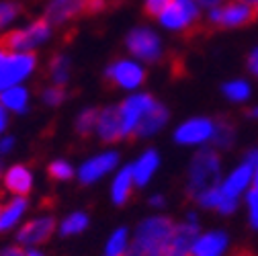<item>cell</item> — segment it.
Instances as JSON below:
<instances>
[{
	"mask_svg": "<svg viewBox=\"0 0 258 256\" xmlns=\"http://www.w3.org/2000/svg\"><path fill=\"white\" fill-rule=\"evenodd\" d=\"M123 136L127 140H152L170 125V109L150 90L129 92L117 103Z\"/></svg>",
	"mask_w": 258,
	"mask_h": 256,
	"instance_id": "1",
	"label": "cell"
},
{
	"mask_svg": "<svg viewBox=\"0 0 258 256\" xmlns=\"http://www.w3.org/2000/svg\"><path fill=\"white\" fill-rule=\"evenodd\" d=\"M174 219L166 213H150L132 228L127 256H164L172 246Z\"/></svg>",
	"mask_w": 258,
	"mask_h": 256,
	"instance_id": "2",
	"label": "cell"
},
{
	"mask_svg": "<svg viewBox=\"0 0 258 256\" xmlns=\"http://www.w3.org/2000/svg\"><path fill=\"white\" fill-rule=\"evenodd\" d=\"M225 174L223 154L213 146L192 150L186 174H184V193L190 201H195L199 195L207 193L211 188H217Z\"/></svg>",
	"mask_w": 258,
	"mask_h": 256,
	"instance_id": "3",
	"label": "cell"
},
{
	"mask_svg": "<svg viewBox=\"0 0 258 256\" xmlns=\"http://www.w3.org/2000/svg\"><path fill=\"white\" fill-rule=\"evenodd\" d=\"M254 152L248 150L238 162L225 170L221 182H219V195H221V203L217 209L219 217H232L238 213L240 205L244 203V197L252 190L254 186Z\"/></svg>",
	"mask_w": 258,
	"mask_h": 256,
	"instance_id": "4",
	"label": "cell"
},
{
	"mask_svg": "<svg viewBox=\"0 0 258 256\" xmlns=\"http://www.w3.org/2000/svg\"><path fill=\"white\" fill-rule=\"evenodd\" d=\"M123 45L127 55H132L146 66H156L166 57V39L160 33V29L148 23L134 25L125 33Z\"/></svg>",
	"mask_w": 258,
	"mask_h": 256,
	"instance_id": "5",
	"label": "cell"
},
{
	"mask_svg": "<svg viewBox=\"0 0 258 256\" xmlns=\"http://www.w3.org/2000/svg\"><path fill=\"white\" fill-rule=\"evenodd\" d=\"M103 74H105V80L113 88L121 90L123 94L144 90V86L148 82V66L144 61L127 55V53L111 59L105 66Z\"/></svg>",
	"mask_w": 258,
	"mask_h": 256,
	"instance_id": "6",
	"label": "cell"
},
{
	"mask_svg": "<svg viewBox=\"0 0 258 256\" xmlns=\"http://www.w3.org/2000/svg\"><path fill=\"white\" fill-rule=\"evenodd\" d=\"M205 17V11L197 0H170L168 7L158 15L156 27L164 33L184 35L195 29Z\"/></svg>",
	"mask_w": 258,
	"mask_h": 256,
	"instance_id": "7",
	"label": "cell"
},
{
	"mask_svg": "<svg viewBox=\"0 0 258 256\" xmlns=\"http://www.w3.org/2000/svg\"><path fill=\"white\" fill-rule=\"evenodd\" d=\"M53 31H55V27L47 19L39 17V19L29 21L17 29H11L3 37V43L9 51L35 53L39 47H45L53 39Z\"/></svg>",
	"mask_w": 258,
	"mask_h": 256,
	"instance_id": "8",
	"label": "cell"
},
{
	"mask_svg": "<svg viewBox=\"0 0 258 256\" xmlns=\"http://www.w3.org/2000/svg\"><path fill=\"white\" fill-rule=\"evenodd\" d=\"M215 123H217V117H209V115L186 117L178 121L172 130V142L184 150L207 148L211 146L215 136Z\"/></svg>",
	"mask_w": 258,
	"mask_h": 256,
	"instance_id": "9",
	"label": "cell"
},
{
	"mask_svg": "<svg viewBox=\"0 0 258 256\" xmlns=\"http://www.w3.org/2000/svg\"><path fill=\"white\" fill-rule=\"evenodd\" d=\"M123 164L121 152L113 146L99 150L84 158L82 162L76 166V178L82 186H94L103 182L105 178H111V174Z\"/></svg>",
	"mask_w": 258,
	"mask_h": 256,
	"instance_id": "10",
	"label": "cell"
},
{
	"mask_svg": "<svg viewBox=\"0 0 258 256\" xmlns=\"http://www.w3.org/2000/svg\"><path fill=\"white\" fill-rule=\"evenodd\" d=\"M203 19L207 21V25L215 29L234 31V29H242L254 23L256 11H254V5L248 3V0H225V3L205 11Z\"/></svg>",
	"mask_w": 258,
	"mask_h": 256,
	"instance_id": "11",
	"label": "cell"
},
{
	"mask_svg": "<svg viewBox=\"0 0 258 256\" xmlns=\"http://www.w3.org/2000/svg\"><path fill=\"white\" fill-rule=\"evenodd\" d=\"M37 63V53L9 51L5 59L0 61V92L29 80L35 74Z\"/></svg>",
	"mask_w": 258,
	"mask_h": 256,
	"instance_id": "12",
	"label": "cell"
},
{
	"mask_svg": "<svg viewBox=\"0 0 258 256\" xmlns=\"http://www.w3.org/2000/svg\"><path fill=\"white\" fill-rule=\"evenodd\" d=\"M53 234H57V221L49 213H41L25 219L17 230V244L23 248H39Z\"/></svg>",
	"mask_w": 258,
	"mask_h": 256,
	"instance_id": "13",
	"label": "cell"
},
{
	"mask_svg": "<svg viewBox=\"0 0 258 256\" xmlns=\"http://www.w3.org/2000/svg\"><path fill=\"white\" fill-rule=\"evenodd\" d=\"M232 250V236L223 228H209L201 230L197 240L192 242L188 256H230Z\"/></svg>",
	"mask_w": 258,
	"mask_h": 256,
	"instance_id": "14",
	"label": "cell"
},
{
	"mask_svg": "<svg viewBox=\"0 0 258 256\" xmlns=\"http://www.w3.org/2000/svg\"><path fill=\"white\" fill-rule=\"evenodd\" d=\"M88 13V0H47L43 9V19H47L55 29L68 27Z\"/></svg>",
	"mask_w": 258,
	"mask_h": 256,
	"instance_id": "15",
	"label": "cell"
},
{
	"mask_svg": "<svg viewBox=\"0 0 258 256\" xmlns=\"http://www.w3.org/2000/svg\"><path fill=\"white\" fill-rule=\"evenodd\" d=\"M129 170L134 174L136 186L138 188H148L152 184V180L156 178V174L160 172L162 166V154L156 148H144L132 162H127Z\"/></svg>",
	"mask_w": 258,
	"mask_h": 256,
	"instance_id": "16",
	"label": "cell"
},
{
	"mask_svg": "<svg viewBox=\"0 0 258 256\" xmlns=\"http://www.w3.org/2000/svg\"><path fill=\"white\" fill-rule=\"evenodd\" d=\"M94 138L105 146H115V144L125 142L117 103L99 107V119H96V127H94Z\"/></svg>",
	"mask_w": 258,
	"mask_h": 256,
	"instance_id": "17",
	"label": "cell"
},
{
	"mask_svg": "<svg viewBox=\"0 0 258 256\" xmlns=\"http://www.w3.org/2000/svg\"><path fill=\"white\" fill-rule=\"evenodd\" d=\"M203 230V223L197 211H186L180 219L174 221V230H172V246L170 250L188 254L192 242L197 240V236Z\"/></svg>",
	"mask_w": 258,
	"mask_h": 256,
	"instance_id": "18",
	"label": "cell"
},
{
	"mask_svg": "<svg viewBox=\"0 0 258 256\" xmlns=\"http://www.w3.org/2000/svg\"><path fill=\"white\" fill-rule=\"evenodd\" d=\"M0 180H3V188L11 197H29L35 186V174L25 164L9 166L0 176Z\"/></svg>",
	"mask_w": 258,
	"mask_h": 256,
	"instance_id": "19",
	"label": "cell"
},
{
	"mask_svg": "<svg viewBox=\"0 0 258 256\" xmlns=\"http://www.w3.org/2000/svg\"><path fill=\"white\" fill-rule=\"evenodd\" d=\"M136 190H138V186H136L132 170H129L127 164H121L111 174V180H109V199H111V203L115 207L127 205L129 201H132Z\"/></svg>",
	"mask_w": 258,
	"mask_h": 256,
	"instance_id": "20",
	"label": "cell"
},
{
	"mask_svg": "<svg viewBox=\"0 0 258 256\" xmlns=\"http://www.w3.org/2000/svg\"><path fill=\"white\" fill-rule=\"evenodd\" d=\"M29 207L31 205L27 197H9L0 209V234L19 230V226L25 221V215L29 213Z\"/></svg>",
	"mask_w": 258,
	"mask_h": 256,
	"instance_id": "21",
	"label": "cell"
},
{
	"mask_svg": "<svg viewBox=\"0 0 258 256\" xmlns=\"http://www.w3.org/2000/svg\"><path fill=\"white\" fill-rule=\"evenodd\" d=\"M221 97L225 99V103H230L234 107H246L248 103H252L254 86H252L250 78L236 76V78H230L221 84Z\"/></svg>",
	"mask_w": 258,
	"mask_h": 256,
	"instance_id": "22",
	"label": "cell"
},
{
	"mask_svg": "<svg viewBox=\"0 0 258 256\" xmlns=\"http://www.w3.org/2000/svg\"><path fill=\"white\" fill-rule=\"evenodd\" d=\"M0 107L9 115H25L31 109V90L25 84L3 90L0 92Z\"/></svg>",
	"mask_w": 258,
	"mask_h": 256,
	"instance_id": "23",
	"label": "cell"
},
{
	"mask_svg": "<svg viewBox=\"0 0 258 256\" xmlns=\"http://www.w3.org/2000/svg\"><path fill=\"white\" fill-rule=\"evenodd\" d=\"M72 57L66 51H57L47 61V80L49 84L68 86L72 80Z\"/></svg>",
	"mask_w": 258,
	"mask_h": 256,
	"instance_id": "24",
	"label": "cell"
},
{
	"mask_svg": "<svg viewBox=\"0 0 258 256\" xmlns=\"http://www.w3.org/2000/svg\"><path fill=\"white\" fill-rule=\"evenodd\" d=\"M88 226H90V215L84 209H74L57 221V236L76 238V236H82L88 230Z\"/></svg>",
	"mask_w": 258,
	"mask_h": 256,
	"instance_id": "25",
	"label": "cell"
},
{
	"mask_svg": "<svg viewBox=\"0 0 258 256\" xmlns=\"http://www.w3.org/2000/svg\"><path fill=\"white\" fill-rule=\"evenodd\" d=\"M211 146L215 150H219L221 154L225 152H232L238 146V127L232 119H225V117H217L215 123V136Z\"/></svg>",
	"mask_w": 258,
	"mask_h": 256,
	"instance_id": "26",
	"label": "cell"
},
{
	"mask_svg": "<svg viewBox=\"0 0 258 256\" xmlns=\"http://www.w3.org/2000/svg\"><path fill=\"white\" fill-rule=\"evenodd\" d=\"M132 246V228L117 226L105 238L103 256H127V250Z\"/></svg>",
	"mask_w": 258,
	"mask_h": 256,
	"instance_id": "27",
	"label": "cell"
},
{
	"mask_svg": "<svg viewBox=\"0 0 258 256\" xmlns=\"http://www.w3.org/2000/svg\"><path fill=\"white\" fill-rule=\"evenodd\" d=\"M96 119H99V107L86 105L82 107L76 117H74V132L82 138L94 136V127H96Z\"/></svg>",
	"mask_w": 258,
	"mask_h": 256,
	"instance_id": "28",
	"label": "cell"
},
{
	"mask_svg": "<svg viewBox=\"0 0 258 256\" xmlns=\"http://www.w3.org/2000/svg\"><path fill=\"white\" fill-rule=\"evenodd\" d=\"M47 174L57 182H68V180L76 178V166L68 158H55L47 166Z\"/></svg>",
	"mask_w": 258,
	"mask_h": 256,
	"instance_id": "29",
	"label": "cell"
},
{
	"mask_svg": "<svg viewBox=\"0 0 258 256\" xmlns=\"http://www.w3.org/2000/svg\"><path fill=\"white\" fill-rule=\"evenodd\" d=\"M23 7L19 0H0V33L9 31L15 21L21 17Z\"/></svg>",
	"mask_w": 258,
	"mask_h": 256,
	"instance_id": "30",
	"label": "cell"
},
{
	"mask_svg": "<svg viewBox=\"0 0 258 256\" xmlns=\"http://www.w3.org/2000/svg\"><path fill=\"white\" fill-rule=\"evenodd\" d=\"M68 86H57V84H47L45 88H41V94H39V99L45 107H61L63 103L68 101Z\"/></svg>",
	"mask_w": 258,
	"mask_h": 256,
	"instance_id": "31",
	"label": "cell"
},
{
	"mask_svg": "<svg viewBox=\"0 0 258 256\" xmlns=\"http://www.w3.org/2000/svg\"><path fill=\"white\" fill-rule=\"evenodd\" d=\"M244 207H246L248 226L254 232H258V188H252L250 193L244 197Z\"/></svg>",
	"mask_w": 258,
	"mask_h": 256,
	"instance_id": "32",
	"label": "cell"
},
{
	"mask_svg": "<svg viewBox=\"0 0 258 256\" xmlns=\"http://www.w3.org/2000/svg\"><path fill=\"white\" fill-rule=\"evenodd\" d=\"M170 0H144V13L150 17V19H158V15L162 13L166 7H168Z\"/></svg>",
	"mask_w": 258,
	"mask_h": 256,
	"instance_id": "33",
	"label": "cell"
},
{
	"mask_svg": "<svg viewBox=\"0 0 258 256\" xmlns=\"http://www.w3.org/2000/svg\"><path fill=\"white\" fill-rule=\"evenodd\" d=\"M166 205H168V199H166L164 193H158V190H156V193H150L148 195V207L154 213H164Z\"/></svg>",
	"mask_w": 258,
	"mask_h": 256,
	"instance_id": "34",
	"label": "cell"
},
{
	"mask_svg": "<svg viewBox=\"0 0 258 256\" xmlns=\"http://www.w3.org/2000/svg\"><path fill=\"white\" fill-rule=\"evenodd\" d=\"M17 146V138L11 136V134H3L0 136V158L3 156H9Z\"/></svg>",
	"mask_w": 258,
	"mask_h": 256,
	"instance_id": "35",
	"label": "cell"
},
{
	"mask_svg": "<svg viewBox=\"0 0 258 256\" xmlns=\"http://www.w3.org/2000/svg\"><path fill=\"white\" fill-rule=\"evenodd\" d=\"M246 66H248V72L254 80H258V45L250 49L248 53V59H246Z\"/></svg>",
	"mask_w": 258,
	"mask_h": 256,
	"instance_id": "36",
	"label": "cell"
},
{
	"mask_svg": "<svg viewBox=\"0 0 258 256\" xmlns=\"http://www.w3.org/2000/svg\"><path fill=\"white\" fill-rule=\"evenodd\" d=\"M113 0H88V15H101L109 11Z\"/></svg>",
	"mask_w": 258,
	"mask_h": 256,
	"instance_id": "37",
	"label": "cell"
},
{
	"mask_svg": "<svg viewBox=\"0 0 258 256\" xmlns=\"http://www.w3.org/2000/svg\"><path fill=\"white\" fill-rule=\"evenodd\" d=\"M0 256H25V248L15 244V246H7L0 250Z\"/></svg>",
	"mask_w": 258,
	"mask_h": 256,
	"instance_id": "38",
	"label": "cell"
},
{
	"mask_svg": "<svg viewBox=\"0 0 258 256\" xmlns=\"http://www.w3.org/2000/svg\"><path fill=\"white\" fill-rule=\"evenodd\" d=\"M244 115H246V119H250V121H258V103H248Z\"/></svg>",
	"mask_w": 258,
	"mask_h": 256,
	"instance_id": "39",
	"label": "cell"
},
{
	"mask_svg": "<svg viewBox=\"0 0 258 256\" xmlns=\"http://www.w3.org/2000/svg\"><path fill=\"white\" fill-rule=\"evenodd\" d=\"M7 127H9V113L0 107V136L7 132Z\"/></svg>",
	"mask_w": 258,
	"mask_h": 256,
	"instance_id": "40",
	"label": "cell"
},
{
	"mask_svg": "<svg viewBox=\"0 0 258 256\" xmlns=\"http://www.w3.org/2000/svg\"><path fill=\"white\" fill-rule=\"evenodd\" d=\"M197 3H199V7H201L203 11H209V9H213V7L221 5V3H225V0H197Z\"/></svg>",
	"mask_w": 258,
	"mask_h": 256,
	"instance_id": "41",
	"label": "cell"
},
{
	"mask_svg": "<svg viewBox=\"0 0 258 256\" xmlns=\"http://www.w3.org/2000/svg\"><path fill=\"white\" fill-rule=\"evenodd\" d=\"M252 152H254V162H252V166H254V186L252 188H258V148H254Z\"/></svg>",
	"mask_w": 258,
	"mask_h": 256,
	"instance_id": "42",
	"label": "cell"
},
{
	"mask_svg": "<svg viewBox=\"0 0 258 256\" xmlns=\"http://www.w3.org/2000/svg\"><path fill=\"white\" fill-rule=\"evenodd\" d=\"M25 256H45L39 248H25Z\"/></svg>",
	"mask_w": 258,
	"mask_h": 256,
	"instance_id": "43",
	"label": "cell"
},
{
	"mask_svg": "<svg viewBox=\"0 0 258 256\" xmlns=\"http://www.w3.org/2000/svg\"><path fill=\"white\" fill-rule=\"evenodd\" d=\"M7 53H9V49L5 47V43H3V41H0V61L5 59V55H7Z\"/></svg>",
	"mask_w": 258,
	"mask_h": 256,
	"instance_id": "44",
	"label": "cell"
},
{
	"mask_svg": "<svg viewBox=\"0 0 258 256\" xmlns=\"http://www.w3.org/2000/svg\"><path fill=\"white\" fill-rule=\"evenodd\" d=\"M164 256H188V254H182V252H174V250H170L168 254H164Z\"/></svg>",
	"mask_w": 258,
	"mask_h": 256,
	"instance_id": "45",
	"label": "cell"
},
{
	"mask_svg": "<svg viewBox=\"0 0 258 256\" xmlns=\"http://www.w3.org/2000/svg\"><path fill=\"white\" fill-rule=\"evenodd\" d=\"M254 11H256V19H258V3H254Z\"/></svg>",
	"mask_w": 258,
	"mask_h": 256,
	"instance_id": "46",
	"label": "cell"
},
{
	"mask_svg": "<svg viewBox=\"0 0 258 256\" xmlns=\"http://www.w3.org/2000/svg\"><path fill=\"white\" fill-rule=\"evenodd\" d=\"M3 172H5V170H3V162H0V176H3Z\"/></svg>",
	"mask_w": 258,
	"mask_h": 256,
	"instance_id": "47",
	"label": "cell"
},
{
	"mask_svg": "<svg viewBox=\"0 0 258 256\" xmlns=\"http://www.w3.org/2000/svg\"><path fill=\"white\" fill-rule=\"evenodd\" d=\"M3 203H5V201H3V197H0V209H3Z\"/></svg>",
	"mask_w": 258,
	"mask_h": 256,
	"instance_id": "48",
	"label": "cell"
},
{
	"mask_svg": "<svg viewBox=\"0 0 258 256\" xmlns=\"http://www.w3.org/2000/svg\"><path fill=\"white\" fill-rule=\"evenodd\" d=\"M248 3H252V5H254V3H258V0H248Z\"/></svg>",
	"mask_w": 258,
	"mask_h": 256,
	"instance_id": "49",
	"label": "cell"
}]
</instances>
